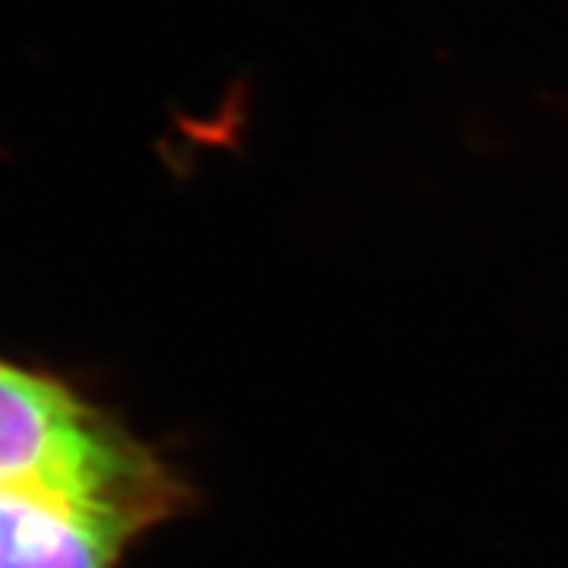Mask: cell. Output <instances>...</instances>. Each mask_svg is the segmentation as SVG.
Here are the masks:
<instances>
[{
  "mask_svg": "<svg viewBox=\"0 0 568 568\" xmlns=\"http://www.w3.org/2000/svg\"><path fill=\"white\" fill-rule=\"evenodd\" d=\"M152 521L39 484L0 487V568H118Z\"/></svg>",
  "mask_w": 568,
  "mask_h": 568,
  "instance_id": "cell-2",
  "label": "cell"
},
{
  "mask_svg": "<svg viewBox=\"0 0 568 568\" xmlns=\"http://www.w3.org/2000/svg\"><path fill=\"white\" fill-rule=\"evenodd\" d=\"M39 484L159 525L181 506L174 474L63 379L0 357V487Z\"/></svg>",
  "mask_w": 568,
  "mask_h": 568,
  "instance_id": "cell-1",
  "label": "cell"
}]
</instances>
